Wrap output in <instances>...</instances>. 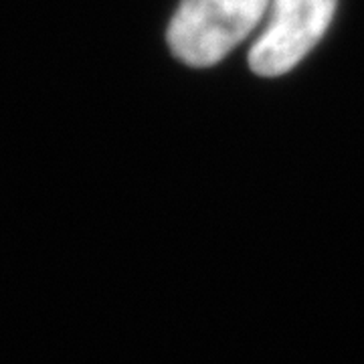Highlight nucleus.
I'll list each match as a JSON object with an SVG mask.
<instances>
[{"instance_id": "1", "label": "nucleus", "mask_w": 364, "mask_h": 364, "mask_svg": "<svg viewBox=\"0 0 364 364\" xmlns=\"http://www.w3.org/2000/svg\"><path fill=\"white\" fill-rule=\"evenodd\" d=\"M269 0H181L168 26V47L182 63L210 67L265 16Z\"/></svg>"}, {"instance_id": "2", "label": "nucleus", "mask_w": 364, "mask_h": 364, "mask_svg": "<svg viewBox=\"0 0 364 364\" xmlns=\"http://www.w3.org/2000/svg\"><path fill=\"white\" fill-rule=\"evenodd\" d=\"M336 0H272V16L249 51V67L261 77H277L298 65L322 39Z\"/></svg>"}]
</instances>
